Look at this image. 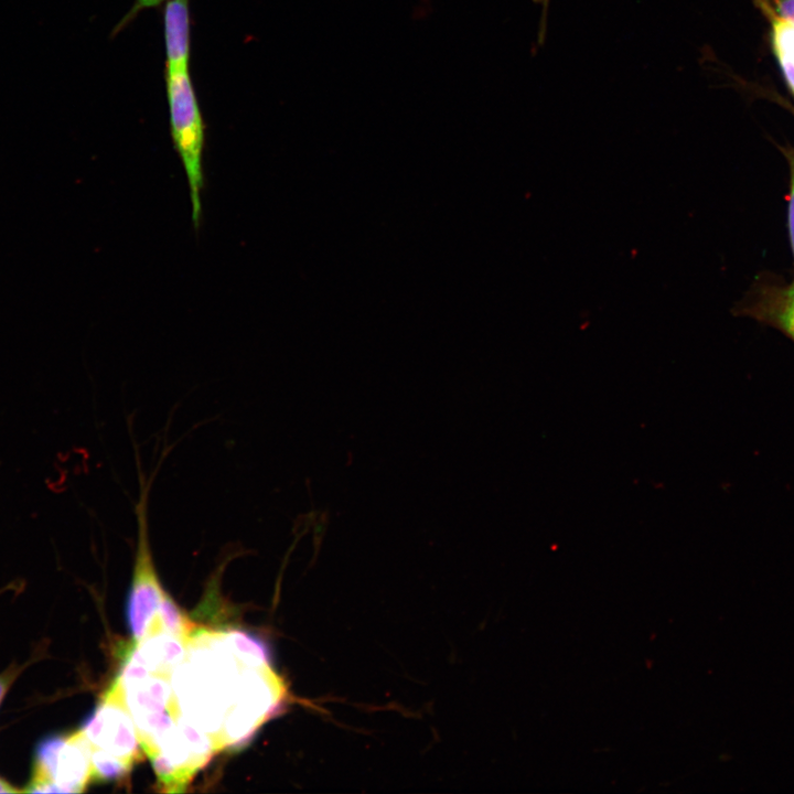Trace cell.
I'll use <instances>...</instances> for the list:
<instances>
[{
  "instance_id": "cell-4",
  "label": "cell",
  "mask_w": 794,
  "mask_h": 794,
  "mask_svg": "<svg viewBox=\"0 0 794 794\" xmlns=\"http://www.w3.org/2000/svg\"><path fill=\"white\" fill-rule=\"evenodd\" d=\"M139 471V497L135 505L137 518V548L133 576L127 599L126 618L135 641L141 640L155 616L164 594L154 568L148 526V497L151 480L146 482Z\"/></svg>"
},
{
  "instance_id": "cell-18",
  "label": "cell",
  "mask_w": 794,
  "mask_h": 794,
  "mask_svg": "<svg viewBox=\"0 0 794 794\" xmlns=\"http://www.w3.org/2000/svg\"><path fill=\"white\" fill-rule=\"evenodd\" d=\"M17 676V670H7L0 675V702Z\"/></svg>"
},
{
  "instance_id": "cell-14",
  "label": "cell",
  "mask_w": 794,
  "mask_h": 794,
  "mask_svg": "<svg viewBox=\"0 0 794 794\" xmlns=\"http://www.w3.org/2000/svg\"><path fill=\"white\" fill-rule=\"evenodd\" d=\"M768 17H776L794 24V0H754Z\"/></svg>"
},
{
  "instance_id": "cell-8",
  "label": "cell",
  "mask_w": 794,
  "mask_h": 794,
  "mask_svg": "<svg viewBox=\"0 0 794 794\" xmlns=\"http://www.w3.org/2000/svg\"><path fill=\"white\" fill-rule=\"evenodd\" d=\"M120 684L131 717L160 712L164 709L168 711L173 697L170 676L151 673L143 678Z\"/></svg>"
},
{
  "instance_id": "cell-11",
  "label": "cell",
  "mask_w": 794,
  "mask_h": 794,
  "mask_svg": "<svg viewBox=\"0 0 794 794\" xmlns=\"http://www.w3.org/2000/svg\"><path fill=\"white\" fill-rule=\"evenodd\" d=\"M761 316L782 330L794 341V285L777 290L762 309Z\"/></svg>"
},
{
  "instance_id": "cell-10",
  "label": "cell",
  "mask_w": 794,
  "mask_h": 794,
  "mask_svg": "<svg viewBox=\"0 0 794 794\" xmlns=\"http://www.w3.org/2000/svg\"><path fill=\"white\" fill-rule=\"evenodd\" d=\"M771 41L786 84L794 94V24L770 17Z\"/></svg>"
},
{
  "instance_id": "cell-12",
  "label": "cell",
  "mask_w": 794,
  "mask_h": 794,
  "mask_svg": "<svg viewBox=\"0 0 794 794\" xmlns=\"http://www.w3.org/2000/svg\"><path fill=\"white\" fill-rule=\"evenodd\" d=\"M158 615L165 632L186 642L194 632V624L180 611L173 600L164 592Z\"/></svg>"
},
{
  "instance_id": "cell-7",
  "label": "cell",
  "mask_w": 794,
  "mask_h": 794,
  "mask_svg": "<svg viewBox=\"0 0 794 794\" xmlns=\"http://www.w3.org/2000/svg\"><path fill=\"white\" fill-rule=\"evenodd\" d=\"M165 72L189 71L191 53L190 0H168L163 11Z\"/></svg>"
},
{
  "instance_id": "cell-13",
  "label": "cell",
  "mask_w": 794,
  "mask_h": 794,
  "mask_svg": "<svg viewBox=\"0 0 794 794\" xmlns=\"http://www.w3.org/2000/svg\"><path fill=\"white\" fill-rule=\"evenodd\" d=\"M92 779L108 781L126 776L131 765L118 758L92 747Z\"/></svg>"
},
{
  "instance_id": "cell-19",
  "label": "cell",
  "mask_w": 794,
  "mask_h": 794,
  "mask_svg": "<svg viewBox=\"0 0 794 794\" xmlns=\"http://www.w3.org/2000/svg\"><path fill=\"white\" fill-rule=\"evenodd\" d=\"M21 790L13 787L10 783L0 777V793H18Z\"/></svg>"
},
{
  "instance_id": "cell-9",
  "label": "cell",
  "mask_w": 794,
  "mask_h": 794,
  "mask_svg": "<svg viewBox=\"0 0 794 794\" xmlns=\"http://www.w3.org/2000/svg\"><path fill=\"white\" fill-rule=\"evenodd\" d=\"M222 637L243 666L256 668L269 665L270 653L258 637L242 631L222 632Z\"/></svg>"
},
{
  "instance_id": "cell-6",
  "label": "cell",
  "mask_w": 794,
  "mask_h": 794,
  "mask_svg": "<svg viewBox=\"0 0 794 794\" xmlns=\"http://www.w3.org/2000/svg\"><path fill=\"white\" fill-rule=\"evenodd\" d=\"M125 653V659L143 665L150 673L171 676L186 655V642L165 632L135 641Z\"/></svg>"
},
{
  "instance_id": "cell-16",
  "label": "cell",
  "mask_w": 794,
  "mask_h": 794,
  "mask_svg": "<svg viewBox=\"0 0 794 794\" xmlns=\"http://www.w3.org/2000/svg\"><path fill=\"white\" fill-rule=\"evenodd\" d=\"M791 161V190L788 197V230L790 239L794 254V153L790 158Z\"/></svg>"
},
{
  "instance_id": "cell-17",
  "label": "cell",
  "mask_w": 794,
  "mask_h": 794,
  "mask_svg": "<svg viewBox=\"0 0 794 794\" xmlns=\"http://www.w3.org/2000/svg\"><path fill=\"white\" fill-rule=\"evenodd\" d=\"M535 3L540 6L541 14H540V21H539V31H538V44L544 43L545 33H546V24H547V13H548V7L550 0H533Z\"/></svg>"
},
{
  "instance_id": "cell-3",
  "label": "cell",
  "mask_w": 794,
  "mask_h": 794,
  "mask_svg": "<svg viewBox=\"0 0 794 794\" xmlns=\"http://www.w3.org/2000/svg\"><path fill=\"white\" fill-rule=\"evenodd\" d=\"M92 744L82 730L40 743L33 774L22 792L79 793L92 779Z\"/></svg>"
},
{
  "instance_id": "cell-1",
  "label": "cell",
  "mask_w": 794,
  "mask_h": 794,
  "mask_svg": "<svg viewBox=\"0 0 794 794\" xmlns=\"http://www.w3.org/2000/svg\"><path fill=\"white\" fill-rule=\"evenodd\" d=\"M170 132L187 180L192 221L197 227L204 187L205 125L189 71L165 72Z\"/></svg>"
},
{
  "instance_id": "cell-2",
  "label": "cell",
  "mask_w": 794,
  "mask_h": 794,
  "mask_svg": "<svg viewBox=\"0 0 794 794\" xmlns=\"http://www.w3.org/2000/svg\"><path fill=\"white\" fill-rule=\"evenodd\" d=\"M285 693L281 678L269 665L256 668L244 667L235 684L224 719L221 750L246 742L280 707Z\"/></svg>"
},
{
  "instance_id": "cell-5",
  "label": "cell",
  "mask_w": 794,
  "mask_h": 794,
  "mask_svg": "<svg viewBox=\"0 0 794 794\" xmlns=\"http://www.w3.org/2000/svg\"><path fill=\"white\" fill-rule=\"evenodd\" d=\"M81 730L93 748L103 750L131 766L142 758L137 729L118 678Z\"/></svg>"
},
{
  "instance_id": "cell-15",
  "label": "cell",
  "mask_w": 794,
  "mask_h": 794,
  "mask_svg": "<svg viewBox=\"0 0 794 794\" xmlns=\"http://www.w3.org/2000/svg\"><path fill=\"white\" fill-rule=\"evenodd\" d=\"M168 0H135V3L132 4L131 9L126 13V15L119 21V23L115 26L114 33L117 34L119 31H121L124 28H126L132 20L137 18V15L149 8L157 7L161 4L162 2Z\"/></svg>"
}]
</instances>
